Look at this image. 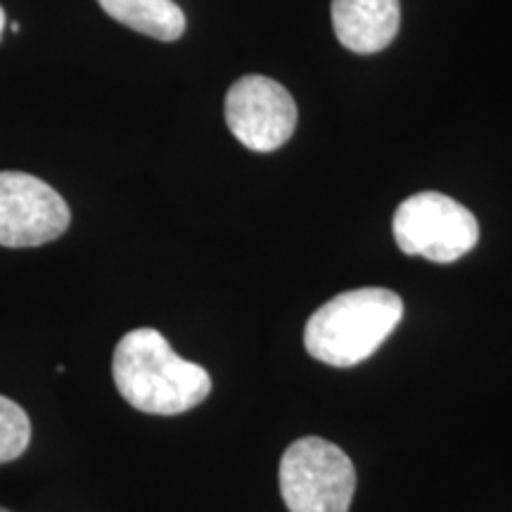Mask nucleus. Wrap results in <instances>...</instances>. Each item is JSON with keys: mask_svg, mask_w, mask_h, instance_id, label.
<instances>
[{"mask_svg": "<svg viewBox=\"0 0 512 512\" xmlns=\"http://www.w3.org/2000/svg\"><path fill=\"white\" fill-rule=\"evenodd\" d=\"M67 202L55 188L24 171H0V247L48 245L67 233Z\"/></svg>", "mask_w": 512, "mask_h": 512, "instance_id": "obj_5", "label": "nucleus"}, {"mask_svg": "<svg viewBox=\"0 0 512 512\" xmlns=\"http://www.w3.org/2000/svg\"><path fill=\"white\" fill-rule=\"evenodd\" d=\"M3 31H5V10L0 8V38H3Z\"/></svg>", "mask_w": 512, "mask_h": 512, "instance_id": "obj_10", "label": "nucleus"}, {"mask_svg": "<svg viewBox=\"0 0 512 512\" xmlns=\"http://www.w3.org/2000/svg\"><path fill=\"white\" fill-rule=\"evenodd\" d=\"M226 121L233 136L249 150L273 152L292 138L297 105L278 81L249 74L230 86Z\"/></svg>", "mask_w": 512, "mask_h": 512, "instance_id": "obj_6", "label": "nucleus"}, {"mask_svg": "<svg viewBox=\"0 0 512 512\" xmlns=\"http://www.w3.org/2000/svg\"><path fill=\"white\" fill-rule=\"evenodd\" d=\"M403 318L401 297L384 287H361L330 299L313 313L304 347L320 363L351 368L368 361Z\"/></svg>", "mask_w": 512, "mask_h": 512, "instance_id": "obj_2", "label": "nucleus"}, {"mask_svg": "<svg viewBox=\"0 0 512 512\" xmlns=\"http://www.w3.org/2000/svg\"><path fill=\"white\" fill-rule=\"evenodd\" d=\"M100 8L124 27L157 41H178L185 15L174 0H98Z\"/></svg>", "mask_w": 512, "mask_h": 512, "instance_id": "obj_8", "label": "nucleus"}, {"mask_svg": "<svg viewBox=\"0 0 512 512\" xmlns=\"http://www.w3.org/2000/svg\"><path fill=\"white\" fill-rule=\"evenodd\" d=\"M399 24V0H332V27L351 53H380L399 34Z\"/></svg>", "mask_w": 512, "mask_h": 512, "instance_id": "obj_7", "label": "nucleus"}, {"mask_svg": "<svg viewBox=\"0 0 512 512\" xmlns=\"http://www.w3.org/2000/svg\"><path fill=\"white\" fill-rule=\"evenodd\" d=\"M354 491V463L330 441L302 437L283 453L280 494L290 512H349Z\"/></svg>", "mask_w": 512, "mask_h": 512, "instance_id": "obj_3", "label": "nucleus"}, {"mask_svg": "<svg viewBox=\"0 0 512 512\" xmlns=\"http://www.w3.org/2000/svg\"><path fill=\"white\" fill-rule=\"evenodd\" d=\"M112 375L126 403L147 415H181L211 392L207 370L178 356L155 328L131 330L119 339Z\"/></svg>", "mask_w": 512, "mask_h": 512, "instance_id": "obj_1", "label": "nucleus"}, {"mask_svg": "<svg viewBox=\"0 0 512 512\" xmlns=\"http://www.w3.org/2000/svg\"><path fill=\"white\" fill-rule=\"evenodd\" d=\"M29 441L31 422L27 411L8 396H0V465L22 456Z\"/></svg>", "mask_w": 512, "mask_h": 512, "instance_id": "obj_9", "label": "nucleus"}, {"mask_svg": "<svg viewBox=\"0 0 512 512\" xmlns=\"http://www.w3.org/2000/svg\"><path fill=\"white\" fill-rule=\"evenodd\" d=\"M394 240L403 254L453 264L477 245L479 223L470 209L451 197L420 192L396 209Z\"/></svg>", "mask_w": 512, "mask_h": 512, "instance_id": "obj_4", "label": "nucleus"}, {"mask_svg": "<svg viewBox=\"0 0 512 512\" xmlns=\"http://www.w3.org/2000/svg\"><path fill=\"white\" fill-rule=\"evenodd\" d=\"M0 512H10V510H5V508H0Z\"/></svg>", "mask_w": 512, "mask_h": 512, "instance_id": "obj_11", "label": "nucleus"}]
</instances>
